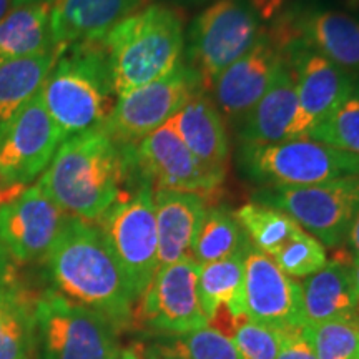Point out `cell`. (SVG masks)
I'll list each match as a JSON object with an SVG mask.
<instances>
[{
  "instance_id": "1",
  "label": "cell",
  "mask_w": 359,
  "mask_h": 359,
  "mask_svg": "<svg viewBox=\"0 0 359 359\" xmlns=\"http://www.w3.org/2000/svg\"><path fill=\"white\" fill-rule=\"evenodd\" d=\"M43 263L57 293L100 313L116 330L132 323L138 298L97 224L70 215Z\"/></svg>"
},
{
  "instance_id": "2",
  "label": "cell",
  "mask_w": 359,
  "mask_h": 359,
  "mask_svg": "<svg viewBox=\"0 0 359 359\" xmlns=\"http://www.w3.org/2000/svg\"><path fill=\"white\" fill-rule=\"evenodd\" d=\"M127 158L103 128L67 138L39 180L65 213L97 222L127 185Z\"/></svg>"
},
{
  "instance_id": "3",
  "label": "cell",
  "mask_w": 359,
  "mask_h": 359,
  "mask_svg": "<svg viewBox=\"0 0 359 359\" xmlns=\"http://www.w3.org/2000/svg\"><path fill=\"white\" fill-rule=\"evenodd\" d=\"M116 98L170 74L185 52V24L178 8L148 4L102 40Z\"/></svg>"
},
{
  "instance_id": "4",
  "label": "cell",
  "mask_w": 359,
  "mask_h": 359,
  "mask_svg": "<svg viewBox=\"0 0 359 359\" xmlns=\"http://www.w3.org/2000/svg\"><path fill=\"white\" fill-rule=\"evenodd\" d=\"M40 95L64 142L103 128L116 102L103 43H77L64 48Z\"/></svg>"
},
{
  "instance_id": "5",
  "label": "cell",
  "mask_w": 359,
  "mask_h": 359,
  "mask_svg": "<svg viewBox=\"0 0 359 359\" xmlns=\"http://www.w3.org/2000/svg\"><path fill=\"white\" fill-rule=\"evenodd\" d=\"M236 167L263 187H308L359 177V155L311 138L276 143H240Z\"/></svg>"
},
{
  "instance_id": "6",
  "label": "cell",
  "mask_w": 359,
  "mask_h": 359,
  "mask_svg": "<svg viewBox=\"0 0 359 359\" xmlns=\"http://www.w3.org/2000/svg\"><path fill=\"white\" fill-rule=\"evenodd\" d=\"M264 32L257 0H215L188 29L187 64L210 88L222 72L251 50Z\"/></svg>"
},
{
  "instance_id": "7",
  "label": "cell",
  "mask_w": 359,
  "mask_h": 359,
  "mask_svg": "<svg viewBox=\"0 0 359 359\" xmlns=\"http://www.w3.org/2000/svg\"><path fill=\"white\" fill-rule=\"evenodd\" d=\"M35 346L40 359H118L122 351L105 316L55 290L35 302Z\"/></svg>"
},
{
  "instance_id": "8",
  "label": "cell",
  "mask_w": 359,
  "mask_h": 359,
  "mask_svg": "<svg viewBox=\"0 0 359 359\" xmlns=\"http://www.w3.org/2000/svg\"><path fill=\"white\" fill-rule=\"evenodd\" d=\"M98 230L140 299L158 271L154 187H127L97 219Z\"/></svg>"
},
{
  "instance_id": "9",
  "label": "cell",
  "mask_w": 359,
  "mask_h": 359,
  "mask_svg": "<svg viewBox=\"0 0 359 359\" xmlns=\"http://www.w3.org/2000/svg\"><path fill=\"white\" fill-rule=\"evenodd\" d=\"M253 201L280 210L327 248L346 241L359 206V177L308 187H263Z\"/></svg>"
},
{
  "instance_id": "10",
  "label": "cell",
  "mask_w": 359,
  "mask_h": 359,
  "mask_svg": "<svg viewBox=\"0 0 359 359\" xmlns=\"http://www.w3.org/2000/svg\"><path fill=\"white\" fill-rule=\"evenodd\" d=\"M203 88L200 75L187 62L170 74L116 98L103 130L118 147H135L165 125Z\"/></svg>"
},
{
  "instance_id": "11",
  "label": "cell",
  "mask_w": 359,
  "mask_h": 359,
  "mask_svg": "<svg viewBox=\"0 0 359 359\" xmlns=\"http://www.w3.org/2000/svg\"><path fill=\"white\" fill-rule=\"evenodd\" d=\"M127 156L128 180L125 187L148 183L154 190H175L208 196L224 180L213 177L193 156L172 120L135 147H122Z\"/></svg>"
},
{
  "instance_id": "12",
  "label": "cell",
  "mask_w": 359,
  "mask_h": 359,
  "mask_svg": "<svg viewBox=\"0 0 359 359\" xmlns=\"http://www.w3.org/2000/svg\"><path fill=\"white\" fill-rule=\"evenodd\" d=\"M62 142L39 92L0 138V188H27L47 170Z\"/></svg>"
},
{
  "instance_id": "13",
  "label": "cell",
  "mask_w": 359,
  "mask_h": 359,
  "mask_svg": "<svg viewBox=\"0 0 359 359\" xmlns=\"http://www.w3.org/2000/svg\"><path fill=\"white\" fill-rule=\"evenodd\" d=\"M200 264L191 257L161 266L140 298L138 318L148 327L178 336L208 326L198 296Z\"/></svg>"
},
{
  "instance_id": "14",
  "label": "cell",
  "mask_w": 359,
  "mask_h": 359,
  "mask_svg": "<svg viewBox=\"0 0 359 359\" xmlns=\"http://www.w3.org/2000/svg\"><path fill=\"white\" fill-rule=\"evenodd\" d=\"M69 217L39 183L27 187L0 205V246L19 263L43 259Z\"/></svg>"
},
{
  "instance_id": "15",
  "label": "cell",
  "mask_w": 359,
  "mask_h": 359,
  "mask_svg": "<svg viewBox=\"0 0 359 359\" xmlns=\"http://www.w3.org/2000/svg\"><path fill=\"white\" fill-rule=\"evenodd\" d=\"M245 314L281 333L306 325L302 283L285 275L271 257L251 243L245 251Z\"/></svg>"
},
{
  "instance_id": "16",
  "label": "cell",
  "mask_w": 359,
  "mask_h": 359,
  "mask_svg": "<svg viewBox=\"0 0 359 359\" xmlns=\"http://www.w3.org/2000/svg\"><path fill=\"white\" fill-rule=\"evenodd\" d=\"M273 37L281 45L286 62L294 75L299 115L306 138L314 125L333 114L339 103L356 88L359 79L299 40L280 39L275 34Z\"/></svg>"
},
{
  "instance_id": "17",
  "label": "cell",
  "mask_w": 359,
  "mask_h": 359,
  "mask_svg": "<svg viewBox=\"0 0 359 359\" xmlns=\"http://www.w3.org/2000/svg\"><path fill=\"white\" fill-rule=\"evenodd\" d=\"M271 32L299 40L348 74L359 75V19L351 13L320 6L291 8Z\"/></svg>"
},
{
  "instance_id": "18",
  "label": "cell",
  "mask_w": 359,
  "mask_h": 359,
  "mask_svg": "<svg viewBox=\"0 0 359 359\" xmlns=\"http://www.w3.org/2000/svg\"><path fill=\"white\" fill-rule=\"evenodd\" d=\"M283 58L281 45L264 29L251 50L222 72L210 92L224 122L238 125L245 118L271 85Z\"/></svg>"
},
{
  "instance_id": "19",
  "label": "cell",
  "mask_w": 359,
  "mask_h": 359,
  "mask_svg": "<svg viewBox=\"0 0 359 359\" xmlns=\"http://www.w3.org/2000/svg\"><path fill=\"white\" fill-rule=\"evenodd\" d=\"M240 143H276L304 138L294 75L283 58L275 79L257 105L236 125Z\"/></svg>"
},
{
  "instance_id": "20",
  "label": "cell",
  "mask_w": 359,
  "mask_h": 359,
  "mask_svg": "<svg viewBox=\"0 0 359 359\" xmlns=\"http://www.w3.org/2000/svg\"><path fill=\"white\" fill-rule=\"evenodd\" d=\"M148 0H52L50 27L57 47L102 42L107 34Z\"/></svg>"
},
{
  "instance_id": "21",
  "label": "cell",
  "mask_w": 359,
  "mask_h": 359,
  "mask_svg": "<svg viewBox=\"0 0 359 359\" xmlns=\"http://www.w3.org/2000/svg\"><path fill=\"white\" fill-rule=\"evenodd\" d=\"M172 122L193 156L206 172L219 180L226 178L230 140L226 122L206 90H200L173 116Z\"/></svg>"
},
{
  "instance_id": "22",
  "label": "cell",
  "mask_w": 359,
  "mask_h": 359,
  "mask_svg": "<svg viewBox=\"0 0 359 359\" xmlns=\"http://www.w3.org/2000/svg\"><path fill=\"white\" fill-rule=\"evenodd\" d=\"M158 268L191 257L193 241L206 213V196L198 193L154 190Z\"/></svg>"
},
{
  "instance_id": "23",
  "label": "cell",
  "mask_w": 359,
  "mask_h": 359,
  "mask_svg": "<svg viewBox=\"0 0 359 359\" xmlns=\"http://www.w3.org/2000/svg\"><path fill=\"white\" fill-rule=\"evenodd\" d=\"M306 323L359 318L353 258L334 257L302 283Z\"/></svg>"
},
{
  "instance_id": "24",
  "label": "cell",
  "mask_w": 359,
  "mask_h": 359,
  "mask_svg": "<svg viewBox=\"0 0 359 359\" xmlns=\"http://www.w3.org/2000/svg\"><path fill=\"white\" fill-rule=\"evenodd\" d=\"M13 273L0 281V359H35V302Z\"/></svg>"
},
{
  "instance_id": "25",
  "label": "cell",
  "mask_w": 359,
  "mask_h": 359,
  "mask_svg": "<svg viewBox=\"0 0 359 359\" xmlns=\"http://www.w3.org/2000/svg\"><path fill=\"white\" fill-rule=\"evenodd\" d=\"M57 48L52 37L50 4H20L0 20V65Z\"/></svg>"
},
{
  "instance_id": "26",
  "label": "cell",
  "mask_w": 359,
  "mask_h": 359,
  "mask_svg": "<svg viewBox=\"0 0 359 359\" xmlns=\"http://www.w3.org/2000/svg\"><path fill=\"white\" fill-rule=\"evenodd\" d=\"M64 48L57 47L0 65V138L37 93Z\"/></svg>"
},
{
  "instance_id": "27",
  "label": "cell",
  "mask_w": 359,
  "mask_h": 359,
  "mask_svg": "<svg viewBox=\"0 0 359 359\" xmlns=\"http://www.w3.org/2000/svg\"><path fill=\"white\" fill-rule=\"evenodd\" d=\"M245 251L219 262L200 264L198 296L208 323L218 313L245 314Z\"/></svg>"
},
{
  "instance_id": "28",
  "label": "cell",
  "mask_w": 359,
  "mask_h": 359,
  "mask_svg": "<svg viewBox=\"0 0 359 359\" xmlns=\"http://www.w3.org/2000/svg\"><path fill=\"white\" fill-rule=\"evenodd\" d=\"M248 243L235 212L226 206H210L193 241L191 258L198 264L219 262L245 251Z\"/></svg>"
},
{
  "instance_id": "29",
  "label": "cell",
  "mask_w": 359,
  "mask_h": 359,
  "mask_svg": "<svg viewBox=\"0 0 359 359\" xmlns=\"http://www.w3.org/2000/svg\"><path fill=\"white\" fill-rule=\"evenodd\" d=\"M235 217L250 243L268 257H273L286 241L303 230L286 213L257 201L240 206Z\"/></svg>"
},
{
  "instance_id": "30",
  "label": "cell",
  "mask_w": 359,
  "mask_h": 359,
  "mask_svg": "<svg viewBox=\"0 0 359 359\" xmlns=\"http://www.w3.org/2000/svg\"><path fill=\"white\" fill-rule=\"evenodd\" d=\"M302 333L316 359H359V318L306 323Z\"/></svg>"
},
{
  "instance_id": "31",
  "label": "cell",
  "mask_w": 359,
  "mask_h": 359,
  "mask_svg": "<svg viewBox=\"0 0 359 359\" xmlns=\"http://www.w3.org/2000/svg\"><path fill=\"white\" fill-rule=\"evenodd\" d=\"M306 138L359 155V82L333 114L314 125Z\"/></svg>"
},
{
  "instance_id": "32",
  "label": "cell",
  "mask_w": 359,
  "mask_h": 359,
  "mask_svg": "<svg viewBox=\"0 0 359 359\" xmlns=\"http://www.w3.org/2000/svg\"><path fill=\"white\" fill-rule=\"evenodd\" d=\"M183 359H241L235 343L212 326L160 341Z\"/></svg>"
},
{
  "instance_id": "33",
  "label": "cell",
  "mask_w": 359,
  "mask_h": 359,
  "mask_svg": "<svg viewBox=\"0 0 359 359\" xmlns=\"http://www.w3.org/2000/svg\"><path fill=\"white\" fill-rule=\"evenodd\" d=\"M271 258L291 278L311 276L327 263L325 245L304 230L296 233Z\"/></svg>"
},
{
  "instance_id": "34",
  "label": "cell",
  "mask_w": 359,
  "mask_h": 359,
  "mask_svg": "<svg viewBox=\"0 0 359 359\" xmlns=\"http://www.w3.org/2000/svg\"><path fill=\"white\" fill-rule=\"evenodd\" d=\"M241 359H276L281 344V331L241 316L226 331Z\"/></svg>"
},
{
  "instance_id": "35",
  "label": "cell",
  "mask_w": 359,
  "mask_h": 359,
  "mask_svg": "<svg viewBox=\"0 0 359 359\" xmlns=\"http://www.w3.org/2000/svg\"><path fill=\"white\" fill-rule=\"evenodd\" d=\"M276 359H316V354L303 336L302 330L283 331Z\"/></svg>"
},
{
  "instance_id": "36",
  "label": "cell",
  "mask_w": 359,
  "mask_h": 359,
  "mask_svg": "<svg viewBox=\"0 0 359 359\" xmlns=\"http://www.w3.org/2000/svg\"><path fill=\"white\" fill-rule=\"evenodd\" d=\"M346 241L349 243V248H351L353 262H359V206L358 212L354 215L351 228H349Z\"/></svg>"
},
{
  "instance_id": "37",
  "label": "cell",
  "mask_w": 359,
  "mask_h": 359,
  "mask_svg": "<svg viewBox=\"0 0 359 359\" xmlns=\"http://www.w3.org/2000/svg\"><path fill=\"white\" fill-rule=\"evenodd\" d=\"M142 358L143 359H183L182 356H178V354L170 351L163 343H155L151 344V346H148V349Z\"/></svg>"
},
{
  "instance_id": "38",
  "label": "cell",
  "mask_w": 359,
  "mask_h": 359,
  "mask_svg": "<svg viewBox=\"0 0 359 359\" xmlns=\"http://www.w3.org/2000/svg\"><path fill=\"white\" fill-rule=\"evenodd\" d=\"M11 273H13L12 258L8 257L7 251L0 246V281H2L4 278H7Z\"/></svg>"
},
{
  "instance_id": "39",
  "label": "cell",
  "mask_w": 359,
  "mask_h": 359,
  "mask_svg": "<svg viewBox=\"0 0 359 359\" xmlns=\"http://www.w3.org/2000/svg\"><path fill=\"white\" fill-rule=\"evenodd\" d=\"M13 0H0V20L7 15L8 12L12 11Z\"/></svg>"
},
{
  "instance_id": "40",
  "label": "cell",
  "mask_w": 359,
  "mask_h": 359,
  "mask_svg": "<svg viewBox=\"0 0 359 359\" xmlns=\"http://www.w3.org/2000/svg\"><path fill=\"white\" fill-rule=\"evenodd\" d=\"M118 359H143V358L142 354H138L135 349H123V351H120Z\"/></svg>"
},
{
  "instance_id": "41",
  "label": "cell",
  "mask_w": 359,
  "mask_h": 359,
  "mask_svg": "<svg viewBox=\"0 0 359 359\" xmlns=\"http://www.w3.org/2000/svg\"><path fill=\"white\" fill-rule=\"evenodd\" d=\"M353 271H354V283H356V291H358V308H359V262H353Z\"/></svg>"
},
{
  "instance_id": "42",
  "label": "cell",
  "mask_w": 359,
  "mask_h": 359,
  "mask_svg": "<svg viewBox=\"0 0 359 359\" xmlns=\"http://www.w3.org/2000/svg\"><path fill=\"white\" fill-rule=\"evenodd\" d=\"M39 2L52 4V0H13V6H20V4H39Z\"/></svg>"
}]
</instances>
